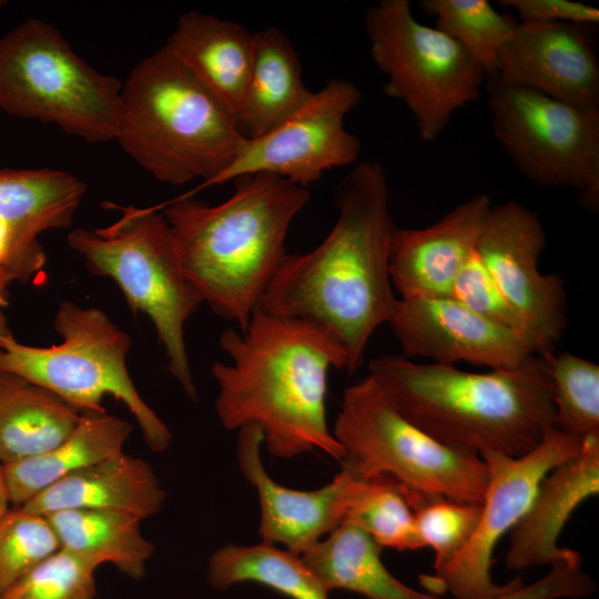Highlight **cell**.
Returning a JSON list of instances; mask_svg holds the SVG:
<instances>
[{
    "label": "cell",
    "instance_id": "obj_17",
    "mask_svg": "<svg viewBox=\"0 0 599 599\" xmlns=\"http://www.w3.org/2000/svg\"><path fill=\"white\" fill-rule=\"evenodd\" d=\"M237 432V463L258 495V535L263 542L282 544L286 550L302 555L343 524L347 473L341 470L318 489L285 487L268 475L262 463L261 427L251 424Z\"/></svg>",
    "mask_w": 599,
    "mask_h": 599
},
{
    "label": "cell",
    "instance_id": "obj_18",
    "mask_svg": "<svg viewBox=\"0 0 599 599\" xmlns=\"http://www.w3.org/2000/svg\"><path fill=\"white\" fill-rule=\"evenodd\" d=\"M477 194L424 229L396 226L389 250V275L403 300L450 297L454 283L475 252L491 206Z\"/></svg>",
    "mask_w": 599,
    "mask_h": 599
},
{
    "label": "cell",
    "instance_id": "obj_9",
    "mask_svg": "<svg viewBox=\"0 0 599 599\" xmlns=\"http://www.w3.org/2000/svg\"><path fill=\"white\" fill-rule=\"evenodd\" d=\"M122 83L92 68L52 24L29 19L0 38V110L90 143L115 139Z\"/></svg>",
    "mask_w": 599,
    "mask_h": 599
},
{
    "label": "cell",
    "instance_id": "obj_30",
    "mask_svg": "<svg viewBox=\"0 0 599 599\" xmlns=\"http://www.w3.org/2000/svg\"><path fill=\"white\" fill-rule=\"evenodd\" d=\"M419 8L435 19L439 31L460 44L485 70L497 75L498 53L518 21L498 12L487 0H422Z\"/></svg>",
    "mask_w": 599,
    "mask_h": 599
},
{
    "label": "cell",
    "instance_id": "obj_4",
    "mask_svg": "<svg viewBox=\"0 0 599 599\" xmlns=\"http://www.w3.org/2000/svg\"><path fill=\"white\" fill-rule=\"evenodd\" d=\"M234 182L233 194L217 205L183 195L160 206L184 275L203 303L243 332L287 254L288 230L311 194L266 173Z\"/></svg>",
    "mask_w": 599,
    "mask_h": 599
},
{
    "label": "cell",
    "instance_id": "obj_29",
    "mask_svg": "<svg viewBox=\"0 0 599 599\" xmlns=\"http://www.w3.org/2000/svg\"><path fill=\"white\" fill-rule=\"evenodd\" d=\"M347 475L342 525L365 531L380 547L400 551L424 547L416 530L414 510L394 480L384 476L358 479Z\"/></svg>",
    "mask_w": 599,
    "mask_h": 599
},
{
    "label": "cell",
    "instance_id": "obj_39",
    "mask_svg": "<svg viewBox=\"0 0 599 599\" xmlns=\"http://www.w3.org/2000/svg\"><path fill=\"white\" fill-rule=\"evenodd\" d=\"M9 505H10V499H9V493H8L3 465L0 463V519L10 509Z\"/></svg>",
    "mask_w": 599,
    "mask_h": 599
},
{
    "label": "cell",
    "instance_id": "obj_22",
    "mask_svg": "<svg viewBox=\"0 0 599 599\" xmlns=\"http://www.w3.org/2000/svg\"><path fill=\"white\" fill-rule=\"evenodd\" d=\"M126 420L104 412H85L53 448L3 465L9 499L21 507L62 478L123 453L132 433Z\"/></svg>",
    "mask_w": 599,
    "mask_h": 599
},
{
    "label": "cell",
    "instance_id": "obj_12",
    "mask_svg": "<svg viewBox=\"0 0 599 599\" xmlns=\"http://www.w3.org/2000/svg\"><path fill=\"white\" fill-rule=\"evenodd\" d=\"M583 438L557 427L520 457L498 453L480 455L487 468V486L476 529L466 546L432 576L422 577L432 593L449 591L455 599H476L500 593L516 578L497 585L490 572L493 552L528 510L542 478L557 465L579 454Z\"/></svg>",
    "mask_w": 599,
    "mask_h": 599
},
{
    "label": "cell",
    "instance_id": "obj_1",
    "mask_svg": "<svg viewBox=\"0 0 599 599\" xmlns=\"http://www.w3.org/2000/svg\"><path fill=\"white\" fill-rule=\"evenodd\" d=\"M334 203L338 215L328 235L307 253L285 255L257 307L325 329L346 353L345 372L354 374L397 300L389 275L396 225L383 165H355L335 189Z\"/></svg>",
    "mask_w": 599,
    "mask_h": 599
},
{
    "label": "cell",
    "instance_id": "obj_7",
    "mask_svg": "<svg viewBox=\"0 0 599 599\" xmlns=\"http://www.w3.org/2000/svg\"><path fill=\"white\" fill-rule=\"evenodd\" d=\"M354 478L387 477L413 510L430 498L481 504L487 468L474 453L448 447L403 417L372 376L347 387L332 430Z\"/></svg>",
    "mask_w": 599,
    "mask_h": 599
},
{
    "label": "cell",
    "instance_id": "obj_34",
    "mask_svg": "<svg viewBox=\"0 0 599 599\" xmlns=\"http://www.w3.org/2000/svg\"><path fill=\"white\" fill-rule=\"evenodd\" d=\"M480 504L430 498L414 509L424 547L434 550V571L444 567L468 542L478 524Z\"/></svg>",
    "mask_w": 599,
    "mask_h": 599
},
{
    "label": "cell",
    "instance_id": "obj_27",
    "mask_svg": "<svg viewBox=\"0 0 599 599\" xmlns=\"http://www.w3.org/2000/svg\"><path fill=\"white\" fill-rule=\"evenodd\" d=\"M85 192V183L63 170L1 169L0 219L38 236L68 229Z\"/></svg>",
    "mask_w": 599,
    "mask_h": 599
},
{
    "label": "cell",
    "instance_id": "obj_19",
    "mask_svg": "<svg viewBox=\"0 0 599 599\" xmlns=\"http://www.w3.org/2000/svg\"><path fill=\"white\" fill-rule=\"evenodd\" d=\"M599 494V435L583 438L579 454L554 467L540 481L532 501L509 531L505 566L522 570L571 556L558 546L572 512Z\"/></svg>",
    "mask_w": 599,
    "mask_h": 599
},
{
    "label": "cell",
    "instance_id": "obj_6",
    "mask_svg": "<svg viewBox=\"0 0 599 599\" xmlns=\"http://www.w3.org/2000/svg\"><path fill=\"white\" fill-rule=\"evenodd\" d=\"M108 206L121 212L119 219L95 230H72L68 246L92 274L109 277L119 286L133 313L151 319L167 370L195 400L184 326L203 301L184 275L173 231L158 206Z\"/></svg>",
    "mask_w": 599,
    "mask_h": 599
},
{
    "label": "cell",
    "instance_id": "obj_25",
    "mask_svg": "<svg viewBox=\"0 0 599 599\" xmlns=\"http://www.w3.org/2000/svg\"><path fill=\"white\" fill-rule=\"evenodd\" d=\"M382 548L365 531L341 525L300 556L329 592L343 589L366 599H441L393 576L382 561Z\"/></svg>",
    "mask_w": 599,
    "mask_h": 599
},
{
    "label": "cell",
    "instance_id": "obj_37",
    "mask_svg": "<svg viewBox=\"0 0 599 599\" xmlns=\"http://www.w3.org/2000/svg\"><path fill=\"white\" fill-rule=\"evenodd\" d=\"M578 551L551 564V569L538 580L524 585L520 577L507 590L476 599H577L596 591V582L582 569Z\"/></svg>",
    "mask_w": 599,
    "mask_h": 599
},
{
    "label": "cell",
    "instance_id": "obj_2",
    "mask_svg": "<svg viewBox=\"0 0 599 599\" xmlns=\"http://www.w3.org/2000/svg\"><path fill=\"white\" fill-rule=\"evenodd\" d=\"M220 346L230 364L214 362L216 415L227 430L255 424L268 454L294 458L319 449L337 461L344 453L328 428L326 394L332 367L346 369V353L322 327L254 309L243 332L227 328Z\"/></svg>",
    "mask_w": 599,
    "mask_h": 599
},
{
    "label": "cell",
    "instance_id": "obj_16",
    "mask_svg": "<svg viewBox=\"0 0 599 599\" xmlns=\"http://www.w3.org/2000/svg\"><path fill=\"white\" fill-rule=\"evenodd\" d=\"M387 323L405 357H426L446 365L467 362L490 369H510L536 355L526 341L488 322L453 297L397 298Z\"/></svg>",
    "mask_w": 599,
    "mask_h": 599
},
{
    "label": "cell",
    "instance_id": "obj_31",
    "mask_svg": "<svg viewBox=\"0 0 599 599\" xmlns=\"http://www.w3.org/2000/svg\"><path fill=\"white\" fill-rule=\"evenodd\" d=\"M548 362L556 427L580 438L599 435V366L570 353Z\"/></svg>",
    "mask_w": 599,
    "mask_h": 599
},
{
    "label": "cell",
    "instance_id": "obj_33",
    "mask_svg": "<svg viewBox=\"0 0 599 599\" xmlns=\"http://www.w3.org/2000/svg\"><path fill=\"white\" fill-rule=\"evenodd\" d=\"M98 568L59 549L44 559L0 599H94Z\"/></svg>",
    "mask_w": 599,
    "mask_h": 599
},
{
    "label": "cell",
    "instance_id": "obj_24",
    "mask_svg": "<svg viewBox=\"0 0 599 599\" xmlns=\"http://www.w3.org/2000/svg\"><path fill=\"white\" fill-rule=\"evenodd\" d=\"M312 93L305 87L301 61L290 39L275 27L254 32L241 121L245 135L265 134L296 112Z\"/></svg>",
    "mask_w": 599,
    "mask_h": 599
},
{
    "label": "cell",
    "instance_id": "obj_8",
    "mask_svg": "<svg viewBox=\"0 0 599 599\" xmlns=\"http://www.w3.org/2000/svg\"><path fill=\"white\" fill-rule=\"evenodd\" d=\"M54 329L62 342L49 347L6 336L0 344V372L49 389L81 413L104 412L102 400L111 395L134 416L149 448L166 450L172 434L143 400L126 367L129 334L100 308L81 307L71 301L59 304Z\"/></svg>",
    "mask_w": 599,
    "mask_h": 599
},
{
    "label": "cell",
    "instance_id": "obj_10",
    "mask_svg": "<svg viewBox=\"0 0 599 599\" xmlns=\"http://www.w3.org/2000/svg\"><path fill=\"white\" fill-rule=\"evenodd\" d=\"M369 53L386 77L383 92L402 101L418 134L435 141L454 113L477 100L488 79L455 40L419 22L408 0H380L365 14Z\"/></svg>",
    "mask_w": 599,
    "mask_h": 599
},
{
    "label": "cell",
    "instance_id": "obj_14",
    "mask_svg": "<svg viewBox=\"0 0 599 599\" xmlns=\"http://www.w3.org/2000/svg\"><path fill=\"white\" fill-rule=\"evenodd\" d=\"M545 245L546 232L536 213L509 201L490 206L475 251L527 325L537 355L550 357L567 326V303L562 280L538 270Z\"/></svg>",
    "mask_w": 599,
    "mask_h": 599
},
{
    "label": "cell",
    "instance_id": "obj_36",
    "mask_svg": "<svg viewBox=\"0 0 599 599\" xmlns=\"http://www.w3.org/2000/svg\"><path fill=\"white\" fill-rule=\"evenodd\" d=\"M45 262L37 234L0 219V311L9 304L10 285L30 282Z\"/></svg>",
    "mask_w": 599,
    "mask_h": 599
},
{
    "label": "cell",
    "instance_id": "obj_23",
    "mask_svg": "<svg viewBox=\"0 0 599 599\" xmlns=\"http://www.w3.org/2000/svg\"><path fill=\"white\" fill-rule=\"evenodd\" d=\"M81 414L49 389L0 372V463L53 448L71 434Z\"/></svg>",
    "mask_w": 599,
    "mask_h": 599
},
{
    "label": "cell",
    "instance_id": "obj_20",
    "mask_svg": "<svg viewBox=\"0 0 599 599\" xmlns=\"http://www.w3.org/2000/svg\"><path fill=\"white\" fill-rule=\"evenodd\" d=\"M164 47L230 110L241 125L254 32L231 20L189 11L179 17Z\"/></svg>",
    "mask_w": 599,
    "mask_h": 599
},
{
    "label": "cell",
    "instance_id": "obj_11",
    "mask_svg": "<svg viewBox=\"0 0 599 599\" xmlns=\"http://www.w3.org/2000/svg\"><path fill=\"white\" fill-rule=\"evenodd\" d=\"M493 133L518 171L539 187L579 191L586 209L599 202V110L487 81Z\"/></svg>",
    "mask_w": 599,
    "mask_h": 599
},
{
    "label": "cell",
    "instance_id": "obj_41",
    "mask_svg": "<svg viewBox=\"0 0 599 599\" xmlns=\"http://www.w3.org/2000/svg\"><path fill=\"white\" fill-rule=\"evenodd\" d=\"M7 2L4 0H0V8H2Z\"/></svg>",
    "mask_w": 599,
    "mask_h": 599
},
{
    "label": "cell",
    "instance_id": "obj_21",
    "mask_svg": "<svg viewBox=\"0 0 599 599\" xmlns=\"http://www.w3.org/2000/svg\"><path fill=\"white\" fill-rule=\"evenodd\" d=\"M165 498L151 465L123 451L62 478L21 507L43 516L68 509H94L124 512L143 520L159 514Z\"/></svg>",
    "mask_w": 599,
    "mask_h": 599
},
{
    "label": "cell",
    "instance_id": "obj_28",
    "mask_svg": "<svg viewBox=\"0 0 599 599\" xmlns=\"http://www.w3.org/2000/svg\"><path fill=\"white\" fill-rule=\"evenodd\" d=\"M207 581L217 590L254 582L288 599H328L329 595L300 555L263 541L216 549L209 560Z\"/></svg>",
    "mask_w": 599,
    "mask_h": 599
},
{
    "label": "cell",
    "instance_id": "obj_26",
    "mask_svg": "<svg viewBox=\"0 0 599 599\" xmlns=\"http://www.w3.org/2000/svg\"><path fill=\"white\" fill-rule=\"evenodd\" d=\"M60 549L99 568L112 564L126 577L145 576L154 545L141 532V519L124 512L68 509L47 516Z\"/></svg>",
    "mask_w": 599,
    "mask_h": 599
},
{
    "label": "cell",
    "instance_id": "obj_13",
    "mask_svg": "<svg viewBox=\"0 0 599 599\" xmlns=\"http://www.w3.org/2000/svg\"><path fill=\"white\" fill-rule=\"evenodd\" d=\"M361 101L362 92L352 81L328 80L275 128L257 138L246 136L231 164L207 186L266 173L307 187L325 171L356 162L361 142L344 121Z\"/></svg>",
    "mask_w": 599,
    "mask_h": 599
},
{
    "label": "cell",
    "instance_id": "obj_35",
    "mask_svg": "<svg viewBox=\"0 0 599 599\" xmlns=\"http://www.w3.org/2000/svg\"><path fill=\"white\" fill-rule=\"evenodd\" d=\"M450 297L488 322L516 334L530 344L537 355L527 325L500 292L476 251L460 270Z\"/></svg>",
    "mask_w": 599,
    "mask_h": 599
},
{
    "label": "cell",
    "instance_id": "obj_32",
    "mask_svg": "<svg viewBox=\"0 0 599 599\" xmlns=\"http://www.w3.org/2000/svg\"><path fill=\"white\" fill-rule=\"evenodd\" d=\"M59 549L47 516L22 507L10 508L0 519V598Z\"/></svg>",
    "mask_w": 599,
    "mask_h": 599
},
{
    "label": "cell",
    "instance_id": "obj_3",
    "mask_svg": "<svg viewBox=\"0 0 599 599\" xmlns=\"http://www.w3.org/2000/svg\"><path fill=\"white\" fill-rule=\"evenodd\" d=\"M548 361L532 355L515 368L469 373L387 355L368 369L392 406L443 445L520 457L556 427Z\"/></svg>",
    "mask_w": 599,
    "mask_h": 599
},
{
    "label": "cell",
    "instance_id": "obj_15",
    "mask_svg": "<svg viewBox=\"0 0 599 599\" xmlns=\"http://www.w3.org/2000/svg\"><path fill=\"white\" fill-rule=\"evenodd\" d=\"M596 26L519 21L499 50L494 81L599 110Z\"/></svg>",
    "mask_w": 599,
    "mask_h": 599
},
{
    "label": "cell",
    "instance_id": "obj_5",
    "mask_svg": "<svg viewBox=\"0 0 599 599\" xmlns=\"http://www.w3.org/2000/svg\"><path fill=\"white\" fill-rule=\"evenodd\" d=\"M245 139L230 110L164 45L122 83L114 140L162 183L201 179L206 187Z\"/></svg>",
    "mask_w": 599,
    "mask_h": 599
},
{
    "label": "cell",
    "instance_id": "obj_38",
    "mask_svg": "<svg viewBox=\"0 0 599 599\" xmlns=\"http://www.w3.org/2000/svg\"><path fill=\"white\" fill-rule=\"evenodd\" d=\"M498 6L515 10L520 21L598 24L599 10L571 0H498Z\"/></svg>",
    "mask_w": 599,
    "mask_h": 599
},
{
    "label": "cell",
    "instance_id": "obj_40",
    "mask_svg": "<svg viewBox=\"0 0 599 599\" xmlns=\"http://www.w3.org/2000/svg\"><path fill=\"white\" fill-rule=\"evenodd\" d=\"M10 334L11 332L8 327L7 318L3 314V311H0V344H1V341Z\"/></svg>",
    "mask_w": 599,
    "mask_h": 599
}]
</instances>
